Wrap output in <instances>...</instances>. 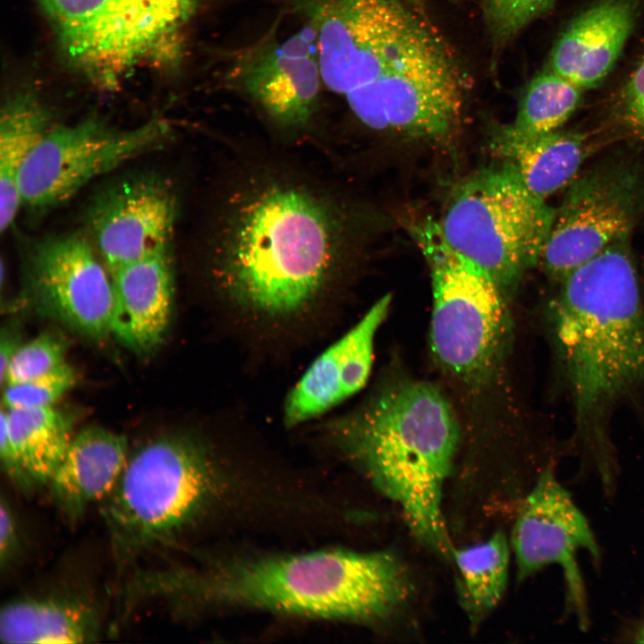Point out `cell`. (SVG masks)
Returning <instances> with one entry per match:
<instances>
[{
	"mask_svg": "<svg viewBox=\"0 0 644 644\" xmlns=\"http://www.w3.org/2000/svg\"><path fill=\"white\" fill-rule=\"evenodd\" d=\"M100 634L96 609L75 597H28L6 603L0 612L4 643H85Z\"/></svg>",
	"mask_w": 644,
	"mask_h": 644,
	"instance_id": "7402d4cb",
	"label": "cell"
},
{
	"mask_svg": "<svg viewBox=\"0 0 644 644\" xmlns=\"http://www.w3.org/2000/svg\"><path fill=\"white\" fill-rule=\"evenodd\" d=\"M44 111L29 100L10 103L0 121V228L13 223L22 206L19 178L29 156L49 129Z\"/></svg>",
	"mask_w": 644,
	"mask_h": 644,
	"instance_id": "cb8c5ba5",
	"label": "cell"
},
{
	"mask_svg": "<svg viewBox=\"0 0 644 644\" xmlns=\"http://www.w3.org/2000/svg\"><path fill=\"white\" fill-rule=\"evenodd\" d=\"M128 457L127 439L121 434L89 426L73 436L47 484L64 517L75 521L93 503L105 500Z\"/></svg>",
	"mask_w": 644,
	"mask_h": 644,
	"instance_id": "d6986e66",
	"label": "cell"
},
{
	"mask_svg": "<svg viewBox=\"0 0 644 644\" xmlns=\"http://www.w3.org/2000/svg\"><path fill=\"white\" fill-rule=\"evenodd\" d=\"M415 1H423V0H415Z\"/></svg>",
	"mask_w": 644,
	"mask_h": 644,
	"instance_id": "d6a6232c",
	"label": "cell"
},
{
	"mask_svg": "<svg viewBox=\"0 0 644 644\" xmlns=\"http://www.w3.org/2000/svg\"><path fill=\"white\" fill-rule=\"evenodd\" d=\"M67 343L54 332H45L20 345L8 365L2 385L26 382L65 363Z\"/></svg>",
	"mask_w": 644,
	"mask_h": 644,
	"instance_id": "484cf974",
	"label": "cell"
},
{
	"mask_svg": "<svg viewBox=\"0 0 644 644\" xmlns=\"http://www.w3.org/2000/svg\"><path fill=\"white\" fill-rule=\"evenodd\" d=\"M517 578L522 581L548 565L560 566L566 608L581 630L589 625V600L578 564L580 551L599 564L601 551L593 530L552 464L537 477L518 510L511 534Z\"/></svg>",
	"mask_w": 644,
	"mask_h": 644,
	"instance_id": "8fae6325",
	"label": "cell"
},
{
	"mask_svg": "<svg viewBox=\"0 0 644 644\" xmlns=\"http://www.w3.org/2000/svg\"><path fill=\"white\" fill-rule=\"evenodd\" d=\"M226 479L199 443L166 436L128 457L102 514L117 558L128 561L193 525L228 494Z\"/></svg>",
	"mask_w": 644,
	"mask_h": 644,
	"instance_id": "8992f818",
	"label": "cell"
},
{
	"mask_svg": "<svg viewBox=\"0 0 644 644\" xmlns=\"http://www.w3.org/2000/svg\"><path fill=\"white\" fill-rule=\"evenodd\" d=\"M491 149L530 193L546 200L578 174L588 144L580 132L558 130L525 135L506 125L493 136Z\"/></svg>",
	"mask_w": 644,
	"mask_h": 644,
	"instance_id": "44dd1931",
	"label": "cell"
},
{
	"mask_svg": "<svg viewBox=\"0 0 644 644\" xmlns=\"http://www.w3.org/2000/svg\"><path fill=\"white\" fill-rule=\"evenodd\" d=\"M411 231L430 271L432 352L459 379L483 381L508 345L505 295L488 274L446 242L437 221L427 217Z\"/></svg>",
	"mask_w": 644,
	"mask_h": 644,
	"instance_id": "52a82bcc",
	"label": "cell"
},
{
	"mask_svg": "<svg viewBox=\"0 0 644 644\" xmlns=\"http://www.w3.org/2000/svg\"><path fill=\"white\" fill-rule=\"evenodd\" d=\"M221 235L222 278L243 305L294 312L324 287L342 248L340 220L309 191L267 182L242 196Z\"/></svg>",
	"mask_w": 644,
	"mask_h": 644,
	"instance_id": "277c9868",
	"label": "cell"
},
{
	"mask_svg": "<svg viewBox=\"0 0 644 644\" xmlns=\"http://www.w3.org/2000/svg\"><path fill=\"white\" fill-rule=\"evenodd\" d=\"M29 285L43 315L91 338L111 334V274L86 237L66 234L38 242L30 258Z\"/></svg>",
	"mask_w": 644,
	"mask_h": 644,
	"instance_id": "4fadbf2b",
	"label": "cell"
},
{
	"mask_svg": "<svg viewBox=\"0 0 644 644\" xmlns=\"http://www.w3.org/2000/svg\"><path fill=\"white\" fill-rule=\"evenodd\" d=\"M550 307L579 430L644 383V305L630 235L561 280Z\"/></svg>",
	"mask_w": 644,
	"mask_h": 644,
	"instance_id": "5b68a950",
	"label": "cell"
},
{
	"mask_svg": "<svg viewBox=\"0 0 644 644\" xmlns=\"http://www.w3.org/2000/svg\"><path fill=\"white\" fill-rule=\"evenodd\" d=\"M555 0H485L488 27L498 40H507L548 11Z\"/></svg>",
	"mask_w": 644,
	"mask_h": 644,
	"instance_id": "83f0119b",
	"label": "cell"
},
{
	"mask_svg": "<svg viewBox=\"0 0 644 644\" xmlns=\"http://www.w3.org/2000/svg\"><path fill=\"white\" fill-rule=\"evenodd\" d=\"M501 165L465 180L438 225L446 242L488 274L506 296L540 259L555 209Z\"/></svg>",
	"mask_w": 644,
	"mask_h": 644,
	"instance_id": "ba28073f",
	"label": "cell"
},
{
	"mask_svg": "<svg viewBox=\"0 0 644 644\" xmlns=\"http://www.w3.org/2000/svg\"><path fill=\"white\" fill-rule=\"evenodd\" d=\"M334 435L347 458L401 509L413 536L452 561L442 501L460 428L440 390L420 381L395 383L339 420Z\"/></svg>",
	"mask_w": 644,
	"mask_h": 644,
	"instance_id": "3957f363",
	"label": "cell"
},
{
	"mask_svg": "<svg viewBox=\"0 0 644 644\" xmlns=\"http://www.w3.org/2000/svg\"><path fill=\"white\" fill-rule=\"evenodd\" d=\"M20 528L10 502L4 496L0 502V565L8 569L17 556L21 546Z\"/></svg>",
	"mask_w": 644,
	"mask_h": 644,
	"instance_id": "f546056e",
	"label": "cell"
},
{
	"mask_svg": "<svg viewBox=\"0 0 644 644\" xmlns=\"http://www.w3.org/2000/svg\"><path fill=\"white\" fill-rule=\"evenodd\" d=\"M72 437L71 418L54 406L2 409L0 455L6 476L23 491L47 486Z\"/></svg>",
	"mask_w": 644,
	"mask_h": 644,
	"instance_id": "ffe728a7",
	"label": "cell"
},
{
	"mask_svg": "<svg viewBox=\"0 0 644 644\" xmlns=\"http://www.w3.org/2000/svg\"><path fill=\"white\" fill-rule=\"evenodd\" d=\"M315 32L323 84L367 127L439 140L457 127L468 79L427 21L397 0H292Z\"/></svg>",
	"mask_w": 644,
	"mask_h": 644,
	"instance_id": "6da1fadb",
	"label": "cell"
},
{
	"mask_svg": "<svg viewBox=\"0 0 644 644\" xmlns=\"http://www.w3.org/2000/svg\"><path fill=\"white\" fill-rule=\"evenodd\" d=\"M169 126L151 120L118 129L96 120L49 128L25 162L19 178L21 204L58 205L93 180L165 143Z\"/></svg>",
	"mask_w": 644,
	"mask_h": 644,
	"instance_id": "30bf717a",
	"label": "cell"
},
{
	"mask_svg": "<svg viewBox=\"0 0 644 644\" xmlns=\"http://www.w3.org/2000/svg\"><path fill=\"white\" fill-rule=\"evenodd\" d=\"M637 174L622 165H600L577 174L555 211L540 261L562 280L618 239L630 235L639 214Z\"/></svg>",
	"mask_w": 644,
	"mask_h": 644,
	"instance_id": "7c38bea8",
	"label": "cell"
},
{
	"mask_svg": "<svg viewBox=\"0 0 644 644\" xmlns=\"http://www.w3.org/2000/svg\"><path fill=\"white\" fill-rule=\"evenodd\" d=\"M175 210L171 187L154 177L125 180L101 193L90 208L89 229L109 272L168 249Z\"/></svg>",
	"mask_w": 644,
	"mask_h": 644,
	"instance_id": "5bb4252c",
	"label": "cell"
},
{
	"mask_svg": "<svg viewBox=\"0 0 644 644\" xmlns=\"http://www.w3.org/2000/svg\"><path fill=\"white\" fill-rule=\"evenodd\" d=\"M75 370L68 363L34 379L4 386L3 402L7 409L53 406L76 383Z\"/></svg>",
	"mask_w": 644,
	"mask_h": 644,
	"instance_id": "4316f807",
	"label": "cell"
},
{
	"mask_svg": "<svg viewBox=\"0 0 644 644\" xmlns=\"http://www.w3.org/2000/svg\"><path fill=\"white\" fill-rule=\"evenodd\" d=\"M581 93V89L552 69L542 72L527 87L508 125L525 135L558 131L577 108Z\"/></svg>",
	"mask_w": 644,
	"mask_h": 644,
	"instance_id": "d4e9b609",
	"label": "cell"
},
{
	"mask_svg": "<svg viewBox=\"0 0 644 644\" xmlns=\"http://www.w3.org/2000/svg\"><path fill=\"white\" fill-rule=\"evenodd\" d=\"M110 274L114 300L111 334L136 352L152 351L165 335L173 308L169 248Z\"/></svg>",
	"mask_w": 644,
	"mask_h": 644,
	"instance_id": "e0dca14e",
	"label": "cell"
},
{
	"mask_svg": "<svg viewBox=\"0 0 644 644\" xmlns=\"http://www.w3.org/2000/svg\"><path fill=\"white\" fill-rule=\"evenodd\" d=\"M624 636L629 637L633 642H644V616L632 623L630 631H627Z\"/></svg>",
	"mask_w": 644,
	"mask_h": 644,
	"instance_id": "1f68e13d",
	"label": "cell"
},
{
	"mask_svg": "<svg viewBox=\"0 0 644 644\" xmlns=\"http://www.w3.org/2000/svg\"><path fill=\"white\" fill-rule=\"evenodd\" d=\"M233 73L274 122L287 128L306 125L323 83L314 30L307 24L287 38L260 44L242 56Z\"/></svg>",
	"mask_w": 644,
	"mask_h": 644,
	"instance_id": "9a60e30c",
	"label": "cell"
},
{
	"mask_svg": "<svg viewBox=\"0 0 644 644\" xmlns=\"http://www.w3.org/2000/svg\"><path fill=\"white\" fill-rule=\"evenodd\" d=\"M390 304V295L380 298L313 361L286 398L284 415L288 426L323 414L365 386L372 367L375 335Z\"/></svg>",
	"mask_w": 644,
	"mask_h": 644,
	"instance_id": "2e32d148",
	"label": "cell"
},
{
	"mask_svg": "<svg viewBox=\"0 0 644 644\" xmlns=\"http://www.w3.org/2000/svg\"><path fill=\"white\" fill-rule=\"evenodd\" d=\"M457 592L461 606L477 627L501 601L508 582L510 545L503 531L487 539L455 548Z\"/></svg>",
	"mask_w": 644,
	"mask_h": 644,
	"instance_id": "603a6c76",
	"label": "cell"
},
{
	"mask_svg": "<svg viewBox=\"0 0 644 644\" xmlns=\"http://www.w3.org/2000/svg\"><path fill=\"white\" fill-rule=\"evenodd\" d=\"M621 109L627 124L644 136V58L623 88Z\"/></svg>",
	"mask_w": 644,
	"mask_h": 644,
	"instance_id": "f1b7e54d",
	"label": "cell"
},
{
	"mask_svg": "<svg viewBox=\"0 0 644 644\" xmlns=\"http://www.w3.org/2000/svg\"><path fill=\"white\" fill-rule=\"evenodd\" d=\"M65 54L114 88L136 67L177 55L200 0H38Z\"/></svg>",
	"mask_w": 644,
	"mask_h": 644,
	"instance_id": "9c48e42d",
	"label": "cell"
},
{
	"mask_svg": "<svg viewBox=\"0 0 644 644\" xmlns=\"http://www.w3.org/2000/svg\"><path fill=\"white\" fill-rule=\"evenodd\" d=\"M140 589L177 611L250 608L373 623L397 611L412 584L392 552L335 549L148 570Z\"/></svg>",
	"mask_w": 644,
	"mask_h": 644,
	"instance_id": "7a4b0ae2",
	"label": "cell"
},
{
	"mask_svg": "<svg viewBox=\"0 0 644 644\" xmlns=\"http://www.w3.org/2000/svg\"><path fill=\"white\" fill-rule=\"evenodd\" d=\"M18 341L14 335L5 332L2 333L0 343V379L3 385L8 365L16 350L19 348Z\"/></svg>",
	"mask_w": 644,
	"mask_h": 644,
	"instance_id": "4dcf8cb0",
	"label": "cell"
},
{
	"mask_svg": "<svg viewBox=\"0 0 644 644\" xmlns=\"http://www.w3.org/2000/svg\"><path fill=\"white\" fill-rule=\"evenodd\" d=\"M631 0H602L566 28L555 45L551 69L582 90L597 86L611 72L634 26Z\"/></svg>",
	"mask_w": 644,
	"mask_h": 644,
	"instance_id": "ac0fdd59",
	"label": "cell"
}]
</instances>
